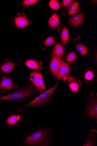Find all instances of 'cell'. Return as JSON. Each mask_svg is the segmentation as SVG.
<instances>
[{
    "mask_svg": "<svg viewBox=\"0 0 97 146\" xmlns=\"http://www.w3.org/2000/svg\"><path fill=\"white\" fill-rule=\"evenodd\" d=\"M70 68L67 63L63 62L59 68L56 77L60 80L66 78L70 74Z\"/></svg>",
    "mask_w": 97,
    "mask_h": 146,
    "instance_id": "cell-7",
    "label": "cell"
},
{
    "mask_svg": "<svg viewBox=\"0 0 97 146\" xmlns=\"http://www.w3.org/2000/svg\"><path fill=\"white\" fill-rule=\"evenodd\" d=\"M38 88L39 91L42 92L46 89V86L44 82L42 74L39 72Z\"/></svg>",
    "mask_w": 97,
    "mask_h": 146,
    "instance_id": "cell-20",
    "label": "cell"
},
{
    "mask_svg": "<svg viewBox=\"0 0 97 146\" xmlns=\"http://www.w3.org/2000/svg\"><path fill=\"white\" fill-rule=\"evenodd\" d=\"M53 133L50 127L45 128L39 126L34 131L25 135L19 145L25 146H49L52 142Z\"/></svg>",
    "mask_w": 97,
    "mask_h": 146,
    "instance_id": "cell-1",
    "label": "cell"
},
{
    "mask_svg": "<svg viewBox=\"0 0 97 146\" xmlns=\"http://www.w3.org/2000/svg\"><path fill=\"white\" fill-rule=\"evenodd\" d=\"M15 24L18 28L22 29L29 25L30 22L24 15L19 16L15 19Z\"/></svg>",
    "mask_w": 97,
    "mask_h": 146,
    "instance_id": "cell-11",
    "label": "cell"
},
{
    "mask_svg": "<svg viewBox=\"0 0 97 146\" xmlns=\"http://www.w3.org/2000/svg\"><path fill=\"white\" fill-rule=\"evenodd\" d=\"M25 64L27 67L32 69L39 70L42 68L40 63L33 60H27L25 62Z\"/></svg>",
    "mask_w": 97,
    "mask_h": 146,
    "instance_id": "cell-15",
    "label": "cell"
},
{
    "mask_svg": "<svg viewBox=\"0 0 97 146\" xmlns=\"http://www.w3.org/2000/svg\"><path fill=\"white\" fill-rule=\"evenodd\" d=\"M39 91L30 84H27L25 87L20 88L11 93L0 96V102L11 100L17 101L28 99L36 95Z\"/></svg>",
    "mask_w": 97,
    "mask_h": 146,
    "instance_id": "cell-2",
    "label": "cell"
},
{
    "mask_svg": "<svg viewBox=\"0 0 97 146\" xmlns=\"http://www.w3.org/2000/svg\"><path fill=\"white\" fill-rule=\"evenodd\" d=\"M76 48L82 56L87 55L89 50L88 47L82 44L77 45Z\"/></svg>",
    "mask_w": 97,
    "mask_h": 146,
    "instance_id": "cell-21",
    "label": "cell"
},
{
    "mask_svg": "<svg viewBox=\"0 0 97 146\" xmlns=\"http://www.w3.org/2000/svg\"><path fill=\"white\" fill-rule=\"evenodd\" d=\"M55 39L53 37L50 36L46 39L44 43L45 46H50L54 43Z\"/></svg>",
    "mask_w": 97,
    "mask_h": 146,
    "instance_id": "cell-25",
    "label": "cell"
},
{
    "mask_svg": "<svg viewBox=\"0 0 97 146\" xmlns=\"http://www.w3.org/2000/svg\"><path fill=\"white\" fill-rule=\"evenodd\" d=\"M84 15L81 12L79 14L69 19V23L73 26H79L84 21Z\"/></svg>",
    "mask_w": 97,
    "mask_h": 146,
    "instance_id": "cell-10",
    "label": "cell"
},
{
    "mask_svg": "<svg viewBox=\"0 0 97 146\" xmlns=\"http://www.w3.org/2000/svg\"><path fill=\"white\" fill-rule=\"evenodd\" d=\"M82 146H96V138L94 134V131L93 130L90 132L88 137L83 143Z\"/></svg>",
    "mask_w": 97,
    "mask_h": 146,
    "instance_id": "cell-13",
    "label": "cell"
},
{
    "mask_svg": "<svg viewBox=\"0 0 97 146\" xmlns=\"http://www.w3.org/2000/svg\"><path fill=\"white\" fill-rule=\"evenodd\" d=\"M49 5L51 8L53 10L58 9L60 8L59 3L57 1L55 0L50 1Z\"/></svg>",
    "mask_w": 97,
    "mask_h": 146,
    "instance_id": "cell-24",
    "label": "cell"
},
{
    "mask_svg": "<svg viewBox=\"0 0 97 146\" xmlns=\"http://www.w3.org/2000/svg\"><path fill=\"white\" fill-rule=\"evenodd\" d=\"M97 94H94L91 92L88 102L82 115L84 116L89 121L93 118L95 122H97Z\"/></svg>",
    "mask_w": 97,
    "mask_h": 146,
    "instance_id": "cell-4",
    "label": "cell"
},
{
    "mask_svg": "<svg viewBox=\"0 0 97 146\" xmlns=\"http://www.w3.org/2000/svg\"><path fill=\"white\" fill-rule=\"evenodd\" d=\"M79 3L75 2L72 3L69 8L68 14L69 16L76 15L79 12Z\"/></svg>",
    "mask_w": 97,
    "mask_h": 146,
    "instance_id": "cell-17",
    "label": "cell"
},
{
    "mask_svg": "<svg viewBox=\"0 0 97 146\" xmlns=\"http://www.w3.org/2000/svg\"><path fill=\"white\" fill-rule=\"evenodd\" d=\"M67 83L69 88L72 92L76 93L79 91L80 84V82L75 80L74 78H69L67 79Z\"/></svg>",
    "mask_w": 97,
    "mask_h": 146,
    "instance_id": "cell-12",
    "label": "cell"
},
{
    "mask_svg": "<svg viewBox=\"0 0 97 146\" xmlns=\"http://www.w3.org/2000/svg\"><path fill=\"white\" fill-rule=\"evenodd\" d=\"M94 77V73L91 70H88L87 71L84 76V78L85 80L87 82H90L92 80Z\"/></svg>",
    "mask_w": 97,
    "mask_h": 146,
    "instance_id": "cell-22",
    "label": "cell"
},
{
    "mask_svg": "<svg viewBox=\"0 0 97 146\" xmlns=\"http://www.w3.org/2000/svg\"><path fill=\"white\" fill-rule=\"evenodd\" d=\"M18 89L17 84L12 79L5 76H3L0 81V96L9 91H15Z\"/></svg>",
    "mask_w": 97,
    "mask_h": 146,
    "instance_id": "cell-5",
    "label": "cell"
},
{
    "mask_svg": "<svg viewBox=\"0 0 97 146\" xmlns=\"http://www.w3.org/2000/svg\"><path fill=\"white\" fill-rule=\"evenodd\" d=\"M77 58V56L75 53L74 52H71L69 54L66 58L67 61L71 63L75 61Z\"/></svg>",
    "mask_w": 97,
    "mask_h": 146,
    "instance_id": "cell-23",
    "label": "cell"
},
{
    "mask_svg": "<svg viewBox=\"0 0 97 146\" xmlns=\"http://www.w3.org/2000/svg\"><path fill=\"white\" fill-rule=\"evenodd\" d=\"M73 1H71V0H64L63 1V5L64 7H66L70 5Z\"/></svg>",
    "mask_w": 97,
    "mask_h": 146,
    "instance_id": "cell-27",
    "label": "cell"
},
{
    "mask_svg": "<svg viewBox=\"0 0 97 146\" xmlns=\"http://www.w3.org/2000/svg\"><path fill=\"white\" fill-rule=\"evenodd\" d=\"M53 54L59 57H62L65 53L64 50L63 46L60 44H58L55 46L53 50Z\"/></svg>",
    "mask_w": 97,
    "mask_h": 146,
    "instance_id": "cell-16",
    "label": "cell"
},
{
    "mask_svg": "<svg viewBox=\"0 0 97 146\" xmlns=\"http://www.w3.org/2000/svg\"><path fill=\"white\" fill-rule=\"evenodd\" d=\"M49 25L50 27L54 28L59 26L60 21L58 15L54 13L49 19Z\"/></svg>",
    "mask_w": 97,
    "mask_h": 146,
    "instance_id": "cell-14",
    "label": "cell"
},
{
    "mask_svg": "<svg viewBox=\"0 0 97 146\" xmlns=\"http://www.w3.org/2000/svg\"><path fill=\"white\" fill-rule=\"evenodd\" d=\"M58 84V82L52 87L43 92L31 102L19 106L18 108V112H22L27 108L42 107L47 105L50 101Z\"/></svg>",
    "mask_w": 97,
    "mask_h": 146,
    "instance_id": "cell-3",
    "label": "cell"
},
{
    "mask_svg": "<svg viewBox=\"0 0 97 146\" xmlns=\"http://www.w3.org/2000/svg\"><path fill=\"white\" fill-rule=\"evenodd\" d=\"M24 121L22 117V114L11 115L8 117L6 121L7 124L10 127L18 126Z\"/></svg>",
    "mask_w": 97,
    "mask_h": 146,
    "instance_id": "cell-8",
    "label": "cell"
},
{
    "mask_svg": "<svg viewBox=\"0 0 97 146\" xmlns=\"http://www.w3.org/2000/svg\"><path fill=\"white\" fill-rule=\"evenodd\" d=\"M16 65V63L9 61H6L3 63H0V74H7L12 71Z\"/></svg>",
    "mask_w": 97,
    "mask_h": 146,
    "instance_id": "cell-9",
    "label": "cell"
},
{
    "mask_svg": "<svg viewBox=\"0 0 97 146\" xmlns=\"http://www.w3.org/2000/svg\"><path fill=\"white\" fill-rule=\"evenodd\" d=\"M69 39V33L67 29L64 27L63 29L61 34V40L63 44L66 45Z\"/></svg>",
    "mask_w": 97,
    "mask_h": 146,
    "instance_id": "cell-18",
    "label": "cell"
},
{
    "mask_svg": "<svg viewBox=\"0 0 97 146\" xmlns=\"http://www.w3.org/2000/svg\"></svg>",
    "mask_w": 97,
    "mask_h": 146,
    "instance_id": "cell-28",
    "label": "cell"
},
{
    "mask_svg": "<svg viewBox=\"0 0 97 146\" xmlns=\"http://www.w3.org/2000/svg\"><path fill=\"white\" fill-rule=\"evenodd\" d=\"M39 72L33 71L31 73L30 76V80L31 83L38 88Z\"/></svg>",
    "mask_w": 97,
    "mask_h": 146,
    "instance_id": "cell-19",
    "label": "cell"
},
{
    "mask_svg": "<svg viewBox=\"0 0 97 146\" xmlns=\"http://www.w3.org/2000/svg\"><path fill=\"white\" fill-rule=\"evenodd\" d=\"M63 62L61 57L53 54L50 64V70L51 74L56 77L57 72L59 66Z\"/></svg>",
    "mask_w": 97,
    "mask_h": 146,
    "instance_id": "cell-6",
    "label": "cell"
},
{
    "mask_svg": "<svg viewBox=\"0 0 97 146\" xmlns=\"http://www.w3.org/2000/svg\"><path fill=\"white\" fill-rule=\"evenodd\" d=\"M39 1L37 0H26L23 1V5L24 6H29L35 4Z\"/></svg>",
    "mask_w": 97,
    "mask_h": 146,
    "instance_id": "cell-26",
    "label": "cell"
}]
</instances>
